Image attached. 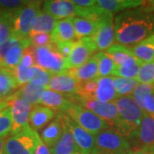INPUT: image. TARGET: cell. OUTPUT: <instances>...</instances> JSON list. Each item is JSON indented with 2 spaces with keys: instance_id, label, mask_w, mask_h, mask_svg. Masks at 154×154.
I'll use <instances>...</instances> for the list:
<instances>
[{
  "instance_id": "f6af8a7d",
  "label": "cell",
  "mask_w": 154,
  "mask_h": 154,
  "mask_svg": "<svg viewBox=\"0 0 154 154\" xmlns=\"http://www.w3.org/2000/svg\"><path fill=\"white\" fill-rule=\"evenodd\" d=\"M34 154H51L50 148L42 141L40 137L38 139L37 148H36V151H35Z\"/></svg>"
},
{
  "instance_id": "6da1fadb",
  "label": "cell",
  "mask_w": 154,
  "mask_h": 154,
  "mask_svg": "<svg viewBox=\"0 0 154 154\" xmlns=\"http://www.w3.org/2000/svg\"><path fill=\"white\" fill-rule=\"evenodd\" d=\"M114 30L117 44L134 46L154 34V14L141 7L122 12L114 19Z\"/></svg>"
},
{
  "instance_id": "52a82bcc",
  "label": "cell",
  "mask_w": 154,
  "mask_h": 154,
  "mask_svg": "<svg viewBox=\"0 0 154 154\" xmlns=\"http://www.w3.org/2000/svg\"><path fill=\"white\" fill-rule=\"evenodd\" d=\"M39 135L28 125L22 131L6 139L5 154H34Z\"/></svg>"
},
{
  "instance_id": "7dc6e473",
  "label": "cell",
  "mask_w": 154,
  "mask_h": 154,
  "mask_svg": "<svg viewBox=\"0 0 154 154\" xmlns=\"http://www.w3.org/2000/svg\"><path fill=\"white\" fill-rule=\"evenodd\" d=\"M126 154H154V152H147V151H144V150H140V149H131V150Z\"/></svg>"
},
{
  "instance_id": "83f0119b",
  "label": "cell",
  "mask_w": 154,
  "mask_h": 154,
  "mask_svg": "<svg viewBox=\"0 0 154 154\" xmlns=\"http://www.w3.org/2000/svg\"><path fill=\"white\" fill-rule=\"evenodd\" d=\"M76 16H79L83 19L94 21V22H102L104 20L113 19L112 13L105 11L104 9L99 7L97 4L87 8H82L76 6Z\"/></svg>"
},
{
  "instance_id": "836d02e7",
  "label": "cell",
  "mask_w": 154,
  "mask_h": 154,
  "mask_svg": "<svg viewBox=\"0 0 154 154\" xmlns=\"http://www.w3.org/2000/svg\"><path fill=\"white\" fill-rule=\"evenodd\" d=\"M52 76L53 75H51L49 72H47L37 65H34L28 69L29 82L33 83L38 86H41L45 88H46V87L48 86Z\"/></svg>"
},
{
  "instance_id": "5b68a950",
  "label": "cell",
  "mask_w": 154,
  "mask_h": 154,
  "mask_svg": "<svg viewBox=\"0 0 154 154\" xmlns=\"http://www.w3.org/2000/svg\"><path fill=\"white\" fill-rule=\"evenodd\" d=\"M34 62L35 65L42 68L55 75L66 71L65 58L59 52L55 42H51L48 45L43 47H34Z\"/></svg>"
},
{
  "instance_id": "bcb514c9",
  "label": "cell",
  "mask_w": 154,
  "mask_h": 154,
  "mask_svg": "<svg viewBox=\"0 0 154 154\" xmlns=\"http://www.w3.org/2000/svg\"><path fill=\"white\" fill-rule=\"evenodd\" d=\"M72 3L78 7L87 8V7H90V6L96 5L97 1H95V0H72Z\"/></svg>"
},
{
  "instance_id": "3957f363",
  "label": "cell",
  "mask_w": 154,
  "mask_h": 154,
  "mask_svg": "<svg viewBox=\"0 0 154 154\" xmlns=\"http://www.w3.org/2000/svg\"><path fill=\"white\" fill-rule=\"evenodd\" d=\"M63 114L68 116L79 126L94 135L109 128V125L103 119L79 103L78 96Z\"/></svg>"
},
{
  "instance_id": "681fc988",
  "label": "cell",
  "mask_w": 154,
  "mask_h": 154,
  "mask_svg": "<svg viewBox=\"0 0 154 154\" xmlns=\"http://www.w3.org/2000/svg\"><path fill=\"white\" fill-rule=\"evenodd\" d=\"M8 107V103L5 98H0V111Z\"/></svg>"
},
{
  "instance_id": "603a6c76",
  "label": "cell",
  "mask_w": 154,
  "mask_h": 154,
  "mask_svg": "<svg viewBox=\"0 0 154 154\" xmlns=\"http://www.w3.org/2000/svg\"><path fill=\"white\" fill-rule=\"evenodd\" d=\"M75 38V28L73 24V17L66 18L56 22V25L51 33V39L52 42L60 43L74 41Z\"/></svg>"
},
{
  "instance_id": "b9f144b4",
  "label": "cell",
  "mask_w": 154,
  "mask_h": 154,
  "mask_svg": "<svg viewBox=\"0 0 154 154\" xmlns=\"http://www.w3.org/2000/svg\"><path fill=\"white\" fill-rule=\"evenodd\" d=\"M32 45L34 47H43L46 46L51 42V34L49 33H35L29 35Z\"/></svg>"
},
{
  "instance_id": "ffe728a7",
  "label": "cell",
  "mask_w": 154,
  "mask_h": 154,
  "mask_svg": "<svg viewBox=\"0 0 154 154\" xmlns=\"http://www.w3.org/2000/svg\"><path fill=\"white\" fill-rule=\"evenodd\" d=\"M69 75L77 82H87L99 78V62L96 55L85 63L83 65L66 70Z\"/></svg>"
},
{
  "instance_id": "60d3db41",
  "label": "cell",
  "mask_w": 154,
  "mask_h": 154,
  "mask_svg": "<svg viewBox=\"0 0 154 154\" xmlns=\"http://www.w3.org/2000/svg\"><path fill=\"white\" fill-rule=\"evenodd\" d=\"M28 69H27V68H25V67L22 66L21 64L17 65L14 69H12L18 87H22L23 85L29 82Z\"/></svg>"
},
{
  "instance_id": "74e56055",
  "label": "cell",
  "mask_w": 154,
  "mask_h": 154,
  "mask_svg": "<svg viewBox=\"0 0 154 154\" xmlns=\"http://www.w3.org/2000/svg\"><path fill=\"white\" fill-rule=\"evenodd\" d=\"M136 80L140 84H154V61L140 66Z\"/></svg>"
},
{
  "instance_id": "7402d4cb",
  "label": "cell",
  "mask_w": 154,
  "mask_h": 154,
  "mask_svg": "<svg viewBox=\"0 0 154 154\" xmlns=\"http://www.w3.org/2000/svg\"><path fill=\"white\" fill-rule=\"evenodd\" d=\"M64 123L61 114H57L55 120L50 122L43 129L40 139L50 149H51L58 142L63 132Z\"/></svg>"
},
{
  "instance_id": "4316f807",
  "label": "cell",
  "mask_w": 154,
  "mask_h": 154,
  "mask_svg": "<svg viewBox=\"0 0 154 154\" xmlns=\"http://www.w3.org/2000/svg\"><path fill=\"white\" fill-rule=\"evenodd\" d=\"M144 1L140 0H99L97 5L110 13H116L127 9L139 8L143 5Z\"/></svg>"
},
{
  "instance_id": "5bb4252c",
  "label": "cell",
  "mask_w": 154,
  "mask_h": 154,
  "mask_svg": "<svg viewBox=\"0 0 154 154\" xmlns=\"http://www.w3.org/2000/svg\"><path fill=\"white\" fill-rule=\"evenodd\" d=\"M77 95H66L57 93L49 89H45L42 92L39 105L50 108L55 113H64L68 107L75 101Z\"/></svg>"
},
{
  "instance_id": "d6a6232c",
  "label": "cell",
  "mask_w": 154,
  "mask_h": 154,
  "mask_svg": "<svg viewBox=\"0 0 154 154\" xmlns=\"http://www.w3.org/2000/svg\"><path fill=\"white\" fill-rule=\"evenodd\" d=\"M113 85L116 92L119 98L125 96H131L139 85V82L136 79H127L121 77H112Z\"/></svg>"
},
{
  "instance_id": "484cf974",
  "label": "cell",
  "mask_w": 154,
  "mask_h": 154,
  "mask_svg": "<svg viewBox=\"0 0 154 154\" xmlns=\"http://www.w3.org/2000/svg\"><path fill=\"white\" fill-rule=\"evenodd\" d=\"M129 51L143 63L154 61V34L140 43L128 47Z\"/></svg>"
},
{
  "instance_id": "f546056e",
  "label": "cell",
  "mask_w": 154,
  "mask_h": 154,
  "mask_svg": "<svg viewBox=\"0 0 154 154\" xmlns=\"http://www.w3.org/2000/svg\"><path fill=\"white\" fill-rule=\"evenodd\" d=\"M56 20L45 11H40L38 16L34 19L30 34L35 33H51L56 25Z\"/></svg>"
},
{
  "instance_id": "7c38bea8",
  "label": "cell",
  "mask_w": 154,
  "mask_h": 154,
  "mask_svg": "<svg viewBox=\"0 0 154 154\" xmlns=\"http://www.w3.org/2000/svg\"><path fill=\"white\" fill-rule=\"evenodd\" d=\"M79 103L83 107L93 111L94 114H96L101 119H103L109 125L110 129L115 130L119 122V117L118 110L114 102L103 103L97 100L81 99L79 98Z\"/></svg>"
},
{
  "instance_id": "1f68e13d",
  "label": "cell",
  "mask_w": 154,
  "mask_h": 154,
  "mask_svg": "<svg viewBox=\"0 0 154 154\" xmlns=\"http://www.w3.org/2000/svg\"><path fill=\"white\" fill-rule=\"evenodd\" d=\"M45 89V88L41 86H38L33 83L28 82L22 87H20L18 91L15 92V93L19 97L26 99L28 102L31 104V105H39L40 96Z\"/></svg>"
},
{
  "instance_id": "f1b7e54d",
  "label": "cell",
  "mask_w": 154,
  "mask_h": 154,
  "mask_svg": "<svg viewBox=\"0 0 154 154\" xmlns=\"http://www.w3.org/2000/svg\"><path fill=\"white\" fill-rule=\"evenodd\" d=\"M99 22H100L83 19L81 17H73L75 38L81 39L87 37H92L99 28Z\"/></svg>"
},
{
  "instance_id": "2e32d148",
  "label": "cell",
  "mask_w": 154,
  "mask_h": 154,
  "mask_svg": "<svg viewBox=\"0 0 154 154\" xmlns=\"http://www.w3.org/2000/svg\"><path fill=\"white\" fill-rule=\"evenodd\" d=\"M43 11L55 20H63L76 16V5L69 0H51L43 2Z\"/></svg>"
},
{
  "instance_id": "cb8c5ba5",
  "label": "cell",
  "mask_w": 154,
  "mask_h": 154,
  "mask_svg": "<svg viewBox=\"0 0 154 154\" xmlns=\"http://www.w3.org/2000/svg\"><path fill=\"white\" fill-rule=\"evenodd\" d=\"M119 98L113 85L112 77H99L98 88L94 96V100L103 103L113 102Z\"/></svg>"
},
{
  "instance_id": "ac0fdd59",
  "label": "cell",
  "mask_w": 154,
  "mask_h": 154,
  "mask_svg": "<svg viewBox=\"0 0 154 154\" xmlns=\"http://www.w3.org/2000/svg\"><path fill=\"white\" fill-rule=\"evenodd\" d=\"M105 52L110 56V57L113 60L116 66L134 68L141 66L143 64L141 61L136 58L129 51L128 46H124L119 44L113 45Z\"/></svg>"
},
{
  "instance_id": "d4e9b609",
  "label": "cell",
  "mask_w": 154,
  "mask_h": 154,
  "mask_svg": "<svg viewBox=\"0 0 154 154\" xmlns=\"http://www.w3.org/2000/svg\"><path fill=\"white\" fill-rule=\"evenodd\" d=\"M50 150L51 154H79V150L77 147L76 143L74 140L70 130L68 128L65 123L63 127V132L60 140Z\"/></svg>"
},
{
  "instance_id": "8992f818",
  "label": "cell",
  "mask_w": 154,
  "mask_h": 154,
  "mask_svg": "<svg viewBox=\"0 0 154 154\" xmlns=\"http://www.w3.org/2000/svg\"><path fill=\"white\" fill-rule=\"evenodd\" d=\"M40 1H26L13 17V36L28 38L34 19L40 12Z\"/></svg>"
},
{
  "instance_id": "f35d334b",
  "label": "cell",
  "mask_w": 154,
  "mask_h": 154,
  "mask_svg": "<svg viewBox=\"0 0 154 154\" xmlns=\"http://www.w3.org/2000/svg\"><path fill=\"white\" fill-rule=\"evenodd\" d=\"M12 120L11 108L8 106L5 110L0 111V138H5L11 134Z\"/></svg>"
},
{
  "instance_id": "e0dca14e",
  "label": "cell",
  "mask_w": 154,
  "mask_h": 154,
  "mask_svg": "<svg viewBox=\"0 0 154 154\" xmlns=\"http://www.w3.org/2000/svg\"><path fill=\"white\" fill-rule=\"evenodd\" d=\"M131 96L144 113L154 118V84H139Z\"/></svg>"
},
{
  "instance_id": "277c9868",
  "label": "cell",
  "mask_w": 154,
  "mask_h": 154,
  "mask_svg": "<svg viewBox=\"0 0 154 154\" xmlns=\"http://www.w3.org/2000/svg\"><path fill=\"white\" fill-rule=\"evenodd\" d=\"M131 149L128 138L108 128L95 135L93 154H126Z\"/></svg>"
},
{
  "instance_id": "d590c367",
  "label": "cell",
  "mask_w": 154,
  "mask_h": 154,
  "mask_svg": "<svg viewBox=\"0 0 154 154\" xmlns=\"http://www.w3.org/2000/svg\"><path fill=\"white\" fill-rule=\"evenodd\" d=\"M14 14L0 15V45L5 43L13 35Z\"/></svg>"
},
{
  "instance_id": "7bdbcfd3",
  "label": "cell",
  "mask_w": 154,
  "mask_h": 154,
  "mask_svg": "<svg viewBox=\"0 0 154 154\" xmlns=\"http://www.w3.org/2000/svg\"><path fill=\"white\" fill-rule=\"evenodd\" d=\"M19 64H21V65L24 66L27 69H30V68H32V67L35 65L33 45H31V46H29L28 48L25 50L22 57V60H21Z\"/></svg>"
},
{
  "instance_id": "ba28073f",
  "label": "cell",
  "mask_w": 154,
  "mask_h": 154,
  "mask_svg": "<svg viewBox=\"0 0 154 154\" xmlns=\"http://www.w3.org/2000/svg\"><path fill=\"white\" fill-rule=\"evenodd\" d=\"M32 45L30 38L11 36L5 43L0 45V67L14 69L19 65L25 50Z\"/></svg>"
},
{
  "instance_id": "8fae6325",
  "label": "cell",
  "mask_w": 154,
  "mask_h": 154,
  "mask_svg": "<svg viewBox=\"0 0 154 154\" xmlns=\"http://www.w3.org/2000/svg\"><path fill=\"white\" fill-rule=\"evenodd\" d=\"M98 51V48L91 37L81 38L75 41L71 53L65 59L66 70L83 65L92 58Z\"/></svg>"
},
{
  "instance_id": "ee69618b",
  "label": "cell",
  "mask_w": 154,
  "mask_h": 154,
  "mask_svg": "<svg viewBox=\"0 0 154 154\" xmlns=\"http://www.w3.org/2000/svg\"><path fill=\"white\" fill-rule=\"evenodd\" d=\"M74 43H75V41H68V42L56 43L57 46V49L59 51V52L63 55V57L65 59H67L69 57V56L70 55Z\"/></svg>"
},
{
  "instance_id": "30bf717a",
  "label": "cell",
  "mask_w": 154,
  "mask_h": 154,
  "mask_svg": "<svg viewBox=\"0 0 154 154\" xmlns=\"http://www.w3.org/2000/svg\"><path fill=\"white\" fill-rule=\"evenodd\" d=\"M132 149L154 152V118L144 113L140 125L128 138Z\"/></svg>"
},
{
  "instance_id": "9c48e42d",
  "label": "cell",
  "mask_w": 154,
  "mask_h": 154,
  "mask_svg": "<svg viewBox=\"0 0 154 154\" xmlns=\"http://www.w3.org/2000/svg\"><path fill=\"white\" fill-rule=\"evenodd\" d=\"M8 106L11 108L12 129L11 135L16 134L28 127V117L32 109L31 104L26 99L19 97L16 93L6 97Z\"/></svg>"
},
{
  "instance_id": "8d00e7d4",
  "label": "cell",
  "mask_w": 154,
  "mask_h": 154,
  "mask_svg": "<svg viewBox=\"0 0 154 154\" xmlns=\"http://www.w3.org/2000/svg\"><path fill=\"white\" fill-rule=\"evenodd\" d=\"M99 62V77H107L112 74L116 64L105 51L95 54Z\"/></svg>"
},
{
  "instance_id": "7a4b0ae2",
  "label": "cell",
  "mask_w": 154,
  "mask_h": 154,
  "mask_svg": "<svg viewBox=\"0 0 154 154\" xmlns=\"http://www.w3.org/2000/svg\"><path fill=\"white\" fill-rule=\"evenodd\" d=\"M113 102L117 108L119 117L114 131L128 139L140 125L144 111L134 102L132 96L121 97Z\"/></svg>"
},
{
  "instance_id": "9a60e30c",
  "label": "cell",
  "mask_w": 154,
  "mask_h": 154,
  "mask_svg": "<svg viewBox=\"0 0 154 154\" xmlns=\"http://www.w3.org/2000/svg\"><path fill=\"white\" fill-rule=\"evenodd\" d=\"M91 38L94 39L99 51H106L110 49L115 42L114 20H104L99 22V28Z\"/></svg>"
},
{
  "instance_id": "4fadbf2b",
  "label": "cell",
  "mask_w": 154,
  "mask_h": 154,
  "mask_svg": "<svg viewBox=\"0 0 154 154\" xmlns=\"http://www.w3.org/2000/svg\"><path fill=\"white\" fill-rule=\"evenodd\" d=\"M65 125L70 130L79 150V154H93L95 147V135L92 134L63 113H61Z\"/></svg>"
},
{
  "instance_id": "d6986e66",
  "label": "cell",
  "mask_w": 154,
  "mask_h": 154,
  "mask_svg": "<svg viewBox=\"0 0 154 154\" xmlns=\"http://www.w3.org/2000/svg\"><path fill=\"white\" fill-rule=\"evenodd\" d=\"M79 83V82L65 71L51 77L45 89L66 95H76Z\"/></svg>"
},
{
  "instance_id": "44dd1931",
  "label": "cell",
  "mask_w": 154,
  "mask_h": 154,
  "mask_svg": "<svg viewBox=\"0 0 154 154\" xmlns=\"http://www.w3.org/2000/svg\"><path fill=\"white\" fill-rule=\"evenodd\" d=\"M54 116L55 112L50 108L41 105H33L28 117V124L33 130L38 131L48 125Z\"/></svg>"
},
{
  "instance_id": "ab89813d",
  "label": "cell",
  "mask_w": 154,
  "mask_h": 154,
  "mask_svg": "<svg viewBox=\"0 0 154 154\" xmlns=\"http://www.w3.org/2000/svg\"><path fill=\"white\" fill-rule=\"evenodd\" d=\"M140 66L134 67V68H124V67L116 65L111 75L116 77L127 78V79H136L140 71Z\"/></svg>"
},
{
  "instance_id": "c3c4849f",
  "label": "cell",
  "mask_w": 154,
  "mask_h": 154,
  "mask_svg": "<svg viewBox=\"0 0 154 154\" xmlns=\"http://www.w3.org/2000/svg\"><path fill=\"white\" fill-rule=\"evenodd\" d=\"M5 138H0V154H5Z\"/></svg>"
},
{
  "instance_id": "4dcf8cb0",
  "label": "cell",
  "mask_w": 154,
  "mask_h": 154,
  "mask_svg": "<svg viewBox=\"0 0 154 154\" xmlns=\"http://www.w3.org/2000/svg\"><path fill=\"white\" fill-rule=\"evenodd\" d=\"M18 88L12 69L0 67V98H6Z\"/></svg>"
},
{
  "instance_id": "e575fe53",
  "label": "cell",
  "mask_w": 154,
  "mask_h": 154,
  "mask_svg": "<svg viewBox=\"0 0 154 154\" xmlns=\"http://www.w3.org/2000/svg\"><path fill=\"white\" fill-rule=\"evenodd\" d=\"M98 88V78L79 83L76 95L81 99L94 100V96Z\"/></svg>"
}]
</instances>
